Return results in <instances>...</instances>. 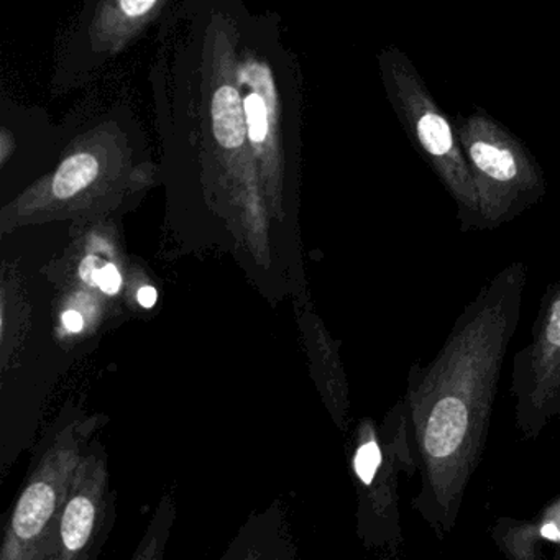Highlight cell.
I'll return each instance as SVG.
<instances>
[{
  "label": "cell",
  "instance_id": "cell-1",
  "mask_svg": "<svg viewBox=\"0 0 560 560\" xmlns=\"http://www.w3.org/2000/svg\"><path fill=\"white\" fill-rule=\"evenodd\" d=\"M526 283L523 261L498 271L455 319L434 359L409 369L405 402L419 462L411 508L439 540L457 526L483 458Z\"/></svg>",
  "mask_w": 560,
  "mask_h": 560
},
{
  "label": "cell",
  "instance_id": "cell-2",
  "mask_svg": "<svg viewBox=\"0 0 560 560\" xmlns=\"http://www.w3.org/2000/svg\"><path fill=\"white\" fill-rule=\"evenodd\" d=\"M237 81L258 178L271 188L296 173L303 153V77L277 14L238 5Z\"/></svg>",
  "mask_w": 560,
  "mask_h": 560
},
{
  "label": "cell",
  "instance_id": "cell-3",
  "mask_svg": "<svg viewBox=\"0 0 560 560\" xmlns=\"http://www.w3.org/2000/svg\"><path fill=\"white\" fill-rule=\"evenodd\" d=\"M386 97L416 152L454 201L460 232L480 231L477 191L455 124L445 116L419 71L395 45L376 55Z\"/></svg>",
  "mask_w": 560,
  "mask_h": 560
},
{
  "label": "cell",
  "instance_id": "cell-4",
  "mask_svg": "<svg viewBox=\"0 0 560 560\" xmlns=\"http://www.w3.org/2000/svg\"><path fill=\"white\" fill-rule=\"evenodd\" d=\"M477 191L480 231H497L542 201L546 176L533 153L485 109L455 120Z\"/></svg>",
  "mask_w": 560,
  "mask_h": 560
},
{
  "label": "cell",
  "instance_id": "cell-5",
  "mask_svg": "<svg viewBox=\"0 0 560 560\" xmlns=\"http://www.w3.org/2000/svg\"><path fill=\"white\" fill-rule=\"evenodd\" d=\"M182 0H86L55 55V93L86 86Z\"/></svg>",
  "mask_w": 560,
  "mask_h": 560
},
{
  "label": "cell",
  "instance_id": "cell-6",
  "mask_svg": "<svg viewBox=\"0 0 560 560\" xmlns=\"http://www.w3.org/2000/svg\"><path fill=\"white\" fill-rule=\"evenodd\" d=\"M510 393L524 441L536 442L560 419V277L540 298L529 342L514 353Z\"/></svg>",
  "mask_w": 560,
  "mask_h": 560
},
{
  "label": "cell",
  "instance_id": "cell-7",
  "mask_svg": "<svg viewBox=\"0 0 560 560\" xmlns=\"http://www.w3.org/2000/svg\"><path fill=\"white\" fill-rule=\"evenodd\" d=\"M55 510L54 488L44 481H35L22 494L14 516L15 533L22 539L40 534Z\"/></svg>",
  "mask_w": 560,
  "mask_h": 560
},
{
  "label": "cell",
  "instance_id": "cell-8",
  "mask_svg": "<svg viewBox=\"0 0 560 560\" xmlns=\"http://www.w3.org/2000/svg\"><path fill=\"white\" fill-rule=\"evenodd\" d=\"M94 524V506L88 498L77 497L68 503L61 521V536L70 550L86 546Z\"/></svg>",
  "mask_w": 560,
  "mask_h": 560
},
{
  "label": "cell",
  "instance_id": "cell-9",
  "mask_svg": "<svg viewBox=\"0 0 560 560\" xmlns=\"http://www.w3.org/2000/svg\"><path fill=\"white\" fill-rule=\"evenodd\" d=\"M97 287L106 294L119 293L120 287H122V277H120L119 270L116 265L107 264L101 267L100 277H97Z\"/></svg>",
  "mask_w": 560,
  "mask_h": 560
},
{
  "label": "cell",
  "instance_id": "cell-10",
  "mask_svg": "<svg viewBox=\"0 0 560 560\" xmlns=\"http://www.w3.org/2000/svg\"><path fill=\"white\" fill-rule=\"evenodd\" d=\"M101 268L97 267L96 257H86L81 264L80 275L83 278L84 283L90 287H97V277H100Z\"/></svg>",
  "mask_w": 560,
  "mask_h": 560
},
{
  "label": "cell",
  "instance_id": "cell-11",
  "mask_svg": "<svg viewBox=\"0 0 560 560\" xmlns=\"http://www.w3.org/2000/svg\"><path fill=\"white\" fill-rule=\"evenodd\" d=\"M63 324L70 332H80L84 327V319L78 311L71 310L63 314Z\"/></svg>",
  "mask_w": 560,
  "mask_h": 560
},
{
  "label": "cell",
  "instance_id": "cell-12",
  "mask_svg": "<svg viewBox=\"0 0 560 560\" xmlns=\"http://www.w3.org/2000/svg\"><path fill=\"white\" fill-rule=\"evenodd\" d=\"M137 300H139L140 306L145 307V310H150V307L155 306L156 300H159V293H156V290L153 287H143L140 288L139 294H137Z\"/></svg>",
  "mask_w": 560,
  "mask_h": 560
}]
</instances>
